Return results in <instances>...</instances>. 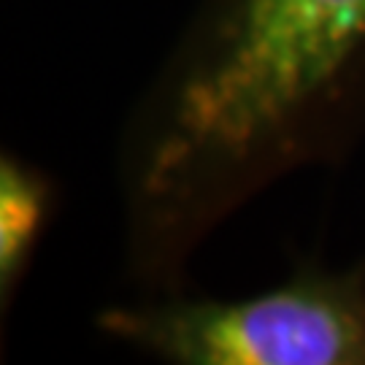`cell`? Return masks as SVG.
I'll return each instance as SVG.
<instances>
[{
	"mask_svg": "<svg viewBox=\"0 0 365 365\" xmlns=\"http://www.w3.org/2000/svg\"><path fill=\"white\" fill-rule=\"evenodd\" d=\"M365 73V0H220L170 76L135 187L160 230L295 160Z\"/></svg>",
	"mask_w": 365,
	"mask_h": 365,
	"instance_id": "1",
	"label": "cell"
},
{
	"mask_svg": "<svg viewBox=\"0 0 365 365\" xmlns=\"http://www.w3.org/2000/svg\"><path fill=\"white\" fill-rule=\"evenodd\" d=\"M101 325L182 365H365V292L339 279L230 303L117 309Z\"/></svg>",
	"mask_w": 365,
	"mask_h": 365,
	"instance_id": "2",
	"label": "cell"
},
{
	"mask_svg": "<svg viewBox=\"0 0 365 365\" xmlns=\"http://www.w3.org/2000/svg\"><path fill=\"white\" fill-rule=\"evenodd\" d=\"M46 211V184L22 163H0V284L9 289L36 244Z\"/></svg>",
	"mask_w": 365,
	"mask_h": 365,
	"instance_id": "3",
	"label": "cell"
}]
</instances>
